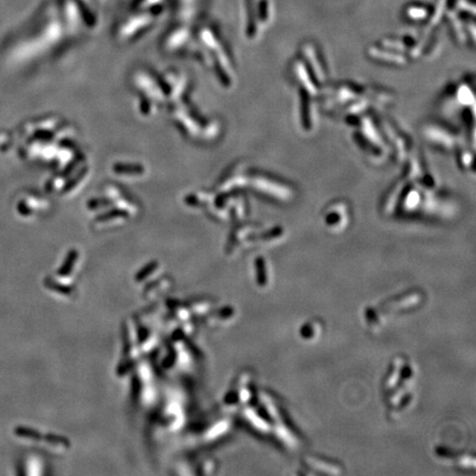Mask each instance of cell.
<instances>
[{"label":"cell","mask_w":476,"mask_h":476,"mask_svg":"<svg viewBox=\"0 0 476 476\" xmlns=\"http://www.w3.org/2000/svg\"><path fill=\"white\" fill-rule=\"evenodd\" d=\"M423 132H425L426 138L431 143H434L439 147L452 149L457 144L458 136L451 130L447 129V128L436 125H428L425 127Z\"/></svg>","instance_id":"1"}]
</instances>
